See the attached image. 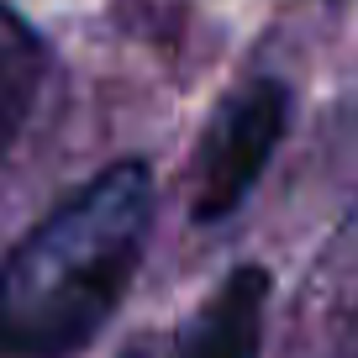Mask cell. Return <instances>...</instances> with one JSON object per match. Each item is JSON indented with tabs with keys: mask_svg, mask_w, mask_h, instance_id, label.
<instances>
[{
	"mask_svg": "<svg viewBox=\"0 0 358 358\" xmlns=\"http://www.w3.org/2000/svg\"><path fill=\"white\" fill-rule=\"evenodd\" d=\"M158 216L148 158H116L0 258V358H74L122 311Z\"/></svg>",
	"mask_w": 358,
	"mask_h": 358,
	"instance_id": "obj_1",
	"label": "cell"
},
{
	"mask_svg": "<svg viewBox=\"0 0 358 358\" xmlns=\"http://www.w3.org/2000/svg\"><path fill=\"white\" fill-rule=\"evenodd\" d=\"M285 127H290V85L274 74H253L232 85L216 101L190 169V216L195 222H222L253 195L268 158L280 153Z\"/></svg>",
	"mask_w": 358,
	"mask_h": 358,
	"instance_id": "obj_2",
	"label": "cell"
},
{
	"mask_svg": "<svg viewBox=\"0 0 358 358\" xmlns=\"http://www.w3.org/2000/svg\"><path fill=\"white\" fill-rule=\"evenodd\" d=\"M268 295H274V274L264 264H237L206 295L190 327L174 337V358H258Z\"/></svg>",
	"mask_w": 358,
	"mask_h": 358,
	"instance_id": "obj_3",
	"label": "cell"
},
{
	"mask_svg": "<svg viewBox=\"0 0 358 358\" xmlns=\"http://www.w3.org/2000/svg\"><path fill=\"white\" fill-rule=\"evenodd\" d=\"M48 79V48L27 27L22 11L0 0V158L16 148V137L32 122V106Z\"/></svg>",
	"mask_w": 358,
	"mask_h": 358,
	"instance_id": "obj_4",
	"label": "cell"
},
{
	"mask_svg": "<svg viewBox=\"0 0 358 358\" xmlns=\"http://www.w3.org/2000/svg\"><path fill=\"white\" fill-rule=\"evenodd\" d=\"M116 358H174V337H164V332H143L137 343H127Z\"/></svg>",
	"mask_w": 358,
	"mask_h": 358,
	"instance_id": "obj_5",
	"label": "cell"
}]
</instances>
